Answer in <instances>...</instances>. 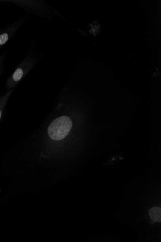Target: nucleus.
<instances>
[{"mask_svg": "<svg viewBox=\"0 0 161 242\" xmlns=\"http://www.w3.org/2000/svg\"><path fill=\"white\" fill-rule=\"evenodd\" d=\"M72 121L67 116H62L54 120L48 128V133L54 140H62L67 136L72 128Z\"/></svg>", "mask_w": 161, "mask_h": 242, "instance_id": "obj_1", "label": "nucleus"}, {"mask_svg": "<svg viewBox=\"0 0 161 242\" xmlns=\"http://www.w3.org/2000/svg\"><path fill=\"white\" fill-rule=\"evenodd\" d=\"M23 75V70L21 68H18L15 71L12 76V78L15 82H18Z\"/></svg>", "mask_w": 161, "mask_h": 242, "instance_id": "obj_3", "label": "nucleus"}, {"mask_svg": "<svg viewBox=\"0 0 161 242\" xmlns=\"http://www.w3.org/2000/svg\"><path fill=\"white\" fill-rule=\"evenodd\" d=\"M9 39V35L7 33H4L0 35V46L4 45Z\"/></svg>", "mask_w": 161, "mask_h": 242, "instance_id": "obj_4", "label": "nucleus"}, {"mask_svg": "<svg viewBox=\"0 0 161 242\" xmlns=\"http://www.w3.org/2000/svg\"><path fill=\"white\" fill-rule=\"evenodd\" d=\"M149 215L153 220L160 222L161 220V209L158 207H152L149 211Z\"/></svg>", "mask_w": 161, "mask_h": 242, "instance_id": "obj_2", "label": "nucleus"}, {"mask_svg": "<svg viewBox=\"0 0 161 242\" xmlns=\"http://www.w3.org/2000/svg\"><path fill=\"white\" fill-rule=\"evenodd\" d=\"M1 115H2V111L0 110V118H1Z\"/></svg>", "mask_w": 161, "mask_h": 242, "instance_id": "obj_5", "label": "nucleus"}]
</instances>
